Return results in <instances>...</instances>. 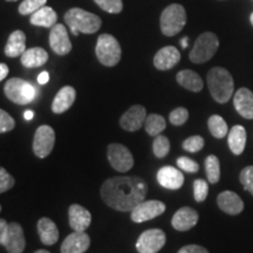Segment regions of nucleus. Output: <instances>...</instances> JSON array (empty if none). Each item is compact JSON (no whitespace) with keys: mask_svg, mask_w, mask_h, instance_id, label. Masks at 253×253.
Masks as SVG:
<instances>
[{"mask_svg":"<svg viewBox=\"0 0 253 253\" xmlns=\"http://www.w3.org/2000/svg\"><path fill=\"white\" fill-rule=\"evenodd\" d=\"M100 194L109 208L121 212H131L145 199L148 185L141 177L116 176L104 181Z\"/></svg>","mask_w":253,"mask_h":253,"instance_id":"obj_1","label":"nucleus"},{"mask_svg":"<svg viewBox=\"0 0 253 253\" xmlns=\"http://www.w3.org/2000/svg\"><path fill=\"white\" fill-rule=\"evenodd\" d=\"M208 86L211 96L218 103H226L235 90L232 75L223 67H213L209 71Z\"/></svg>","mask_w":253,"mask_h":253,"instance_id":"obj_2","label":"nucleus"},{"mask_svg":"<svg viewBox=\"0 0 253 253\" xmlns=\"http://www.w3.org/2000/svg\"><path fill=\"white\" fill-rule=\"evenodd\" d=\"M65 21L74 36H79L80 33H96L100 30L101 24H102L100 17H97L96 14L79 7L71 8L68 12H66Z\"/></svg>","mask_w":253,"mask_h":253,"instance_id":"obj_3","label":"nucleus"},{"mask_svg":"<svg viewBox=\"0 0 253 253\" xmlns=\"http://www.w3.org/2000/svg\"><path fill=\"white\" fill-rule=\"evenodd\" d=\"M95 53L99 61L106 67H114L120 62L122 49L119 41L110 34H101L97 38Z\"/></svg>","mask_w":253,"mask_h":253,"instance_id":"obj_4","label":"nucleus"},{"mask_svg":"<svg viewBox=\"0 0 253 253\" xmlns=\"http://www.w3.org/2000/svg\"><path fill=\"white\" fill-rule=\"evenodd\" d=\"M186 24L185 9L179 4H171L161 14V31L166 37L178 34Z\"/></svg>","mask_w":253,"mask_h":253,"instance_id":"obj_5","label":"nucleus"},{"mask_svg":"<svg viewBox=\"0 0 253 253\" xmlns=\"http://www.w3.org/2000/svg\"><path fill=\"white\" fill-rule=\"evenodd\" d=\"M219 47V40L212 32H205L195 41L189 54L190 61L194 63H204L213 58Z\"/></svg>","mask_w":253,"mask_h":253,"instance_id":"obj_6","label":"nucleus"},{"mask_svg":"<svg viewBox=\"0 0 253 253\" xmlns=\"http://www.w3.org/2000/svg\"><path fill=\"white\" fill-rule=\"evenodd\" d=\"M4 93L6 97L13 103L25 106L33 102L36 99V88L33 84L20 78H12L6 81L4 87Z\"/></svg>","mask_w":253,"mask_h":253,"instance_id":"obj_7","label":"nucleus"},{"mask_svg":"<svg viewBox=\"0 0 253 253\" xmlns=\"http://www.w3.org/2000/svg\"><path fill=\"white\" fill-rule=\"evenodd\" d=\"M107 158L113 169L120 172H126L134 167V157L126 145L110 143L107 149Z\"/></svg>","mask_w":253,"mask_h":253,"instance_id":"obj_8","label":"nucleus"},{"mask_svg":"<svg viewBox=\"0 0 253 253\" xmlns=\"http://www.w3.org/2000/svg\"><path fill=\"white\" fill-rule=\"evenodd\" d=\"M55 143V131L49 126H40L33 138V153L37 157L45 158L52 153Z\"/></svg>","mask_w":253,"mask_h":253,"instance_id":"obj_9","label":"nucleus"},{"mask_svg":"<svg viewBox=\"0 0 253 253\" xmlns=\"http://www.w3.org/2000/svg\"><path fill=\"white\" fill-rule=\"evenodd\" d=\"M167 236L162 230L150 229L144 231L136 242L138 253H157L166 245Z\"/></svg>","mask_w":253,"mask_h":253,"instance_id":"obj_10","label":"nucleus"},{"mask_svg":"<svg viewBox=\"0 0 253 253\" xmlns=\"http://www.w3.org/2000/svg\"><path fill=\"white\" fill-rule=\"evenodd\" d=\"M166 211V204L161 201H143L131 211L130 218L134 223L154 219Z\"/></svg>","mask_w":253,"mask_h":253,"instance_id":"obj_11","label":"nucleus"},{"mask_svg":"<svg viewBox=\"0 0 253 253\" xmlns=\"http://www.w3.org/2000/svg\"><path fill=\"white\" fill-rule=\"evenodd\" d=\"M147 109L141 104H134L123 114L120 119V126L126 131H137L144 126L145 120H147Z\"/></svg>","mask_w":253,"mask_h":253,"instance_id":"obj_12","label":"nucleus"},{"mask_svg":"<svg viewBox=\"0 0 253 253\" xmlns=\"http://www.w3.org/2000/svg\"><path fill=\"white\" fill-rule=\"evenodd\" d=\"M49 46L58 55H66L72 50V42L69 40L67 28L65 25L56 24L50 28Z\"/></svg>","mask_w":253,"mask_h":253,"instance_id":"obj_13","label":"nucleus"},{"mask_svg":"<svg viewBox=\"0 0 253 253\" xmlns=\"http://www.w3.org/2000/svg\"><path fill=\"white\" fill-rule=\"evenodd\" d=\"M90 238L84 231H74L63 240L60 252L61 253H84L89 249Z\"/></svg>","mask_w":253,"mask_h":253,"instance_id":"obj_14","label":"nucleus"},{"mask_svg":"<svg viewBox=\"0 0 253 253\" xmlns=\"http://www.w3.org/2000/svg\"><path fill=\"white\" fill-rule=\"evenodd\" d=\"M199 214L195 209L190 207H183L176 211V213L172 216L171 225L177 231H189L192 227L196 226L198 223Z\"/></svg>","mask_w":253,"mask_h":253,"instance_id":"obj_15","label":"nucleus"},{"mask_svg":"<svg viewBox=\"0 0 253 253\" xmlns=\"http://www.w3.org/2000/svg\"><path fill=\"white\" fill-rule=\"evenodd\" d=\"M181 60V53L173 46L161 48L154 56V66L158 71H169L175 67Z\"/></svg>","mask_w":253,"mask_h":253,"instance_id":"obj_16","label":"nucleus"},{"mask_svg":"<svg viewBox=\"0 0 253 253\" xmlns=\"http://www.w3.org/2000/svg\"><path fill=\"white\" fill-rule=\"evenodd\" d=\"M217 204L223 212L231 216L239 214L244 210V202L233 191H223L218 195Z\"/></svg>","mask_w":253,"mask_h":253,"instance_id":"obj_17","label":"nucleus"},{"mask_svg":"<svg viewBox=\"0 0 253 253\" xmlns=\"http://www.w3.org/2000/svg\"><path fill=\"white\" fill-rule=\"evenodd\" d=\"M157 181L163 188L178 190L184 184V176L182 171L173 167H163L158 170Z\"/></svg>","mask_w":253,"mask_h":253,"instance_id":"obj_18","label":"nucleus"},{"mask_svg":"<svg viewBox=\"0 0 253 253\" xmlns=\"http://www.w3.org/2000/svg\"><path fill=\"white\" fill-rule=\"evenodd\" d=\"M69 225L74 231H86L91 223V214L82 205L73 204L68 209Z\"/></svg>","mask_w":253,"mask_h":253,"instance_id":"obj_19","label":"nucleus"},{"mask_svg":"<svg viewBox=\"0 0 253 253\" xmlns=\"http://www.w3.org/2000/svg\"><path fill=\"white\" fill-rule=\"evenodd\" d=\"M233 106L244 119L253 120V93L248 88H240L233 96Z\"/></svg>","mask_w":253,"mask_h":253,"instance_id":"obj_20","label":"nucleus"},{"mask_svg":"<svg viewBox=\"0 0 253 253\" xmlns=\"http://www.w3.org/2000/svg\"><path fill=\"white\" fill-rule=\"evenodd\" d=\"M5 249L8 253H23L26 246V240H25L24 230L20 224L13 223L9 224V231L7 239L5 243Z\"/></svg>","mask_w":253,"mask_h":253,"instance_id":"obj_21","label":"nucleus"},{"mask_svg":"<svg viewBox=\"0 0 253 253\" xmlns=\"http://www.w3.org/2000/svg\"><path fill=\"white\" fill-rule=\"evenodd\" d=\"M77 99V91L71 86H65L58 91L52 102V112L62 114L71 108Z\"/></svg>","mask_w":253,"mask_h":253,"instance_id":"obj_22","label":"nucleus"},{"mask_svg":"<svg viewBox=\"0 0 253 253\" xmlns=\"http://www.w3.org/2000/svg\"><path fill=\"white\" fill-rule=\"evenodd\" d=\"M38 233L40 240L45 245H54L59 240V230L56 224L47 217L40 218L38 221Z\"/></svg>","mask_w":253,"mask_h":253,"instance_id":"obj_23","label":"nucleus"},{"mask_svg":"<svg viewBox=\"0 0 253 253\" xmlns=\"http://www.w3.org/2000/svg\"><path fill=\"white\" fill-rule=\"evenodd\" d=\"M26 50V36L23 31L17 30L8 37L7 43L5 46V55L8 58H18Z\"/></svg>","mask_w":253,"mask_h":253,"instance_id":"obj_24","label":"nucleus"},{"mask_svg":"<svg viewBox=\"0 0 253 253\" xmlns=\"http://www.w3.org/2000/svg\"><path fill=\"white\" fill-rule=\"evenodd\" d=\"M20 58L21 65L24 67L38 68L48 61V53L41 47H32V48L25 50V53Z\"/></svg>","mask_w":253,"mask_h":253,"instance_id":"obj_25","label":"nucleus"},{"mask_svg":"<svg viewBox=\"0 0 253 253\" xmlns=\"http://www.w3.org/2000/svg\"><path fill=\"white\" fill-rule=\"evenodd\" d=\"M176 81L178 82L179 86L194 93H198L203 89V80L199 77L198 73L191 69H184L177 73Z\"/></svg>","mask_w":253,"mask_h":253,"instance_id":"obj_26","label":"nucleus"},{"mask_svg":"<svg viewBox=\"0 0 253 253\" xmlns=\"http://www.w3.org/2000/svg\"><path fill=\"white\" fill-rule=\"evenodd\" d=\"M31 24L38 27H45V28H52L55 26L56 21H58V14L52 7L48 6H43L33 14H31L30 19Z\"/></svg>","mask_w":253,"mask_h":253,"instance_id":"obj_27","label":"nucleus"},{"mask_svg":"<svg viewBox=\"0 0 253 253\" xmlns=\"http://www.w3.org/2000/svg\"><path fill=\"white\" fill-rule=\"evenodd\" d=\"M230 150L235 155H242L246 145V130L243 126H235L227 134Z\"/></svg>","mask_w":253,"mask_h":253,"instance_id":"obj_28","label":"nucleus"},{"mask_svg":"<svg viewBox=\"0 0 253 253\" xmlns=\"http://www.w3.org/2000/svg\"><path fill=\"white\" fill-rule=\"evenodd\" d=\"M144 128L147 134L156 137L161 132L166 130L167 123L166 120L160 114H150L147 116V120L144 122Z\"/></svg>","mask_w":253,"mask_h":253,"instance_id":"obj_29","label":"nucleus"},{"mask_svg":"<svg viewBox=\"0 0 253 253\" xmlns=\"http://www.w3.org/2000/svg\"><path fill=\"white\" fill-rule=\"evenodd\" d=\"M208 126L211 135L216 138H223L229 134V128H227L225 120L219 115H211L208 120Z\"/></svg>","mask_w":253,"mask_h":253,"instance_id":"obj_30","label":"nucleus"},{"mask_svg":"<svg viewBox=\"0 0 253 253\" xmlns=\"http://www.w3.org/2000/svg\"><path fill=\"white\" fill-rule=\"evenodd\" d=\"M205 172H207L208 181L211 184H216L220 178V162L217 156L209 155L205 158Z\"/></svg>","mask_w":253,"mask_h":253,"instance_id":"obj_31","label":"nucleus"},{"mask_svg":"<svg viewBox=\"0 0 253 253\" xmlns=\"http://www.w3.org/2000/svg\"><path fill=\"white\" fill-rule=\"evenodd\" d=\"M153 151L157 158H164L170 151V141L167 136L158 135L153 143Z\"/></svg>","mask_w":253,"mask_h":253,"instance_id":"obj_32","label":"nucleus"},{"mask_svg":"<svg viewBox=\"0 0 253 253\" xmlns=\"http://www.w3.org/2000/svg\"><path fill=\"white\" fill-rule=\"evenodd\" d=\"M47 0H23L21 4L19 5V13L23 15L33 14L38 9L46 5Z\"/></svg>","mask_w":253,"mask_h":253,"instance_id":"obj_33","label":"nucleus"},{"mask_svg":"<svg viewBox=\"0 0 253 253\" xmlns=\"http://www.w3.org/2000/svg\"><path fill=\"white\" fill-rule=\"evenodd\" d=\"M204 138L199 135L190 136L186 140L183 142V149L188 153H198L204 148Z\"/></svg>","mask_w":253,"mask_h":253,"instance_id":"obj_34","label":"nucleus"},{"mask_svg":"<svg viewBox=\"0 0 253 253\" xmlns=\"http://www.w3.org/2000/svg\"><path fill=\"white\" fill-rule=\"evenodd\" d=\"M94 1L95 4L99 5V7L108 13L118 14L121 13L123 9L122 0H94Z\"/></svg>","mask_w":253,"mask_h":253,"instance_id":"obj_35","label":"nucleus"},{"mask_svg":"<svg viewBox=\"0 0 253 253\" xmlns=\"http://www.w3.org/2000/svg\"><path fill=\"white\" fill-rule=\"evenodd\" d=\"M209 194V184L204 179H196L194 182V197L198 203L204 202Z\"/></svg>","mask_w":253,"mask_h":253,"instance_id":"obj_36","label":"nucleus"},{"mask_svg":"<svg viewBox=\"0 0 253 253\" xmlns=\"http://www.w3.org/2000/svg\"><path fill=\"white\" fill-rule=\"evenodd\" d=\"M239 181L246 191H249L253 196V166H249L242 170Z\"/></svg>","mask_w":253,"mask_h":253,"instance_id":"obj_37","label":"nucleus"},{"mask_svg":"<svg viewBox=\"0 0 253 253\" xmlns=\"http://www.w3.org/2000/svg\"><path fill=\"white\" fill-rule=\"evenodd\" d=\"M189 119V112L186 108H183V107H178V108L173 109L171 113H170L169 120L173 126H183L184 123L188 121Z\"/></svg>","mask_w":253,"mask_h":253,"instance_id":"obj_38","label":"nucleus"},{"mask_svg":"<svg viewBox=\"0 0 253 253\" xmlns=\"http://www.w3.org/2000/svg\"><path fill=\"white\" fill-rule=\"evenodd\" d=\"M177 166L183 171H186L189 173H196L199 170V164L196 161L185 156L177 158Z\"/></svg>","mask_w":253,"mask_h":253,"instance_id":"obj_39","label":"nucleus"},{"mask_svg":"<svg viewBox=\"0 0 253 253\" xmlns=\"http://www.w3.org/2000/svg\"><path fill=\"white\" fill-rule=\"evenodd\" d=\"M15 126V121L7 112H5L4 109L0 110V132L5 134L13 130Z\"/></svg>","mask_w":253,"mask_h":253,"instance_id":"obj_40","label":"nucleus"},{"mask_svg":"<svg viewBox=\"0 0 253 253\" xmlns=\"http://www.w3.org/2000/svg\"><path fill=\"white\" fill-rule=\"evenodd\" d=\"M14 178L9 173L6 171L4 168H0V192L4 194V192L8 191L9 189H12L14 186Z\"/></svg>","mask_w":253,"mask_h":253,"instance_id":"obj_41","label":"nucleus"},{"mask_svg":"<svg viewBox=\"0 0 253 253\" xmlns=\"http://www.w3.org/2000/svg\"><path fill=\"white\" fill-rule=\"evenodd\" d=\"M177 253H209V251L201 245H186L179 250Z\"/></svg>","mask_w":253,"mask_h":253,"instance_id":"obj_42","label":"nucleus"},{"mask_svg":"<svg viewBox=\"0 0 253 253\" xmlns=\"http://www.w3.org/2000/svg\"><path fill=\"white\" fill-rule=\"evenodd\" d=\"M8 231H9V224L4 219V218H2V219H0V244L2 246L5 245L6 239H7Z\"/></svg>","mask_w":253,"mask_h":253,"instance_id":"obj_43","label":"nucleus"},{"mask_svg":"<svg viewBox=\"0 0 253 253\" xmlns=\"http://www.w3.org/2000/svg\"><path fill=\"white\" fill-rule=\"evenodd\" d=\"M48 81H49V74H48V73H47V72L40 73L39 77H38V82H39V84H46Z\"/></svg>","mask_w":253,"mask_h":253,"instance_id":"obj_44","label":"nucleus"},{"mask_svg":"<svg viewBox=\"0 0 253 253\" xmlns=\"http://www.w3.org/2000/svg\"><path fill=\"white\" fill-rule=\"evenodd\" d=\"M8 74V67L6 63H0V80L4 81Z\"/></svg>","mask_w":253,"mask_h":253,"instance_id":"obj_45","label":"nucleus"},{"mask_svg":"<svg viewBox=\"0 0 253 253\" xmlns=\"http://www.w3.org/2000/svg\"><path fill=\"white\" fill-rule=\"evenodd\" d=\"M24 118L27 120V121H30L34 118V112H32V110H26V112L24 113Z\"/></svg>","mask_w":253,"mask_h":253,"instance_id":"obj_46","label":"nucleus"},{"mask_svg":"<svg viewBox=\"0 0 253 253\" xmlns=\"http://www.w3.org/2000/svg\"><path fill=\"white\" fill-rule=\"evenodd\" d=\"M181 43H182V46H183V48H186V47H188V38H184V39H182V41H181Z\"/></svg>","mask_w":253,"mask_h":253,"instance_id":"obj_47","label":"nucleus"},{"mask_svg":"<svg viewBox=\"0 0 253 253\" xmlns=\"http://www.w3.org/2000/svg\"><path fill=\"white\" fill-rule=\"evenodd\" d=\"M34 253H50V252L46 251V250H38V251H36Z\"/></svg>","mask_w":253,"mask_h":253,"instance_id":"obj_48","label":"nucleus"},{"mask_svg":"<svg viewBox=\"0 0 253 253\" xmlns=\"http://www.w3.org/2000/svg\"><path fill=\"white\" fill-rule=\"evenodd\" d=\"M250 21H251L252 26H253V12L251 13V15H250Z\"/></svg>","mask_w":253,"mask_h":253,"instance_id":"obj_49","label":"nucleus"},{"mask_svg":"<svg viewBox=\"0 0 253 253\" xmlns=\"http://www.w3.org/2000/svg\"><path fill=\"white\" fill-rule=\"evenodd\" d=\"M6 1H11V2L14 1V2H15V1H17V0H6Z\"/></svg>","mask_w":253,"mask_h":253,"instance_id":"obj_50","label":"nucleus"}]
</instances>
